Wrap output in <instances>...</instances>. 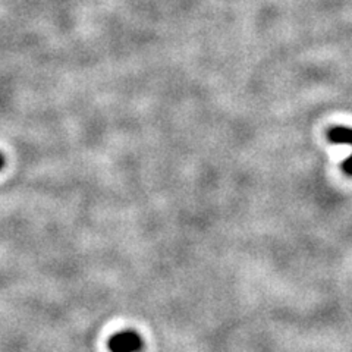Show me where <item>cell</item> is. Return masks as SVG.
Here are the masks:
<instances>
[{
	"mask_svg": "<svg viewBox=\"0 0 352 352\" xmlns=\"http://www.w3.org/2000/svg\"><path fill=\"white\" fill-rule=\"evenodd\" d=\"M3 166H5V156L2 153H0V170L3 169Z\"/></svg>",
	"mask_w": 352,
	"mask_h": 352,
	"instance_id": "3",
	"label": "cell"
},
{
	"mask_svg": "<svg viewBox=\"0 0 352 352\" xmlns=\"http://www.w3.org/2000/svg\"><path fill=\"white\" fill-rule=\"evenodd\" d=\"M327 138L333 144L352 146V128L348 126H332L327 131Z\"/></svg>",
	"mask_w": 352,
	"mask_h": 352,
	"instance_id": "2",
	"label": "cell"
},
{
	"mask_svg": "<svg viewBox=\"0 0 352 352\" xmlns=\"http://www.w3.org/2000/svg\"><path fill=\"white\" fill-rule=\"evenodd\" d=\"M142 346H144L142 339L134 330H125L109 340L110 352H138Z\"/></svg>",
	"mask_w": 352,
	"mask_h": 352,
	"instance_id": "1",
	"label": "cell"
}]
</instances>
